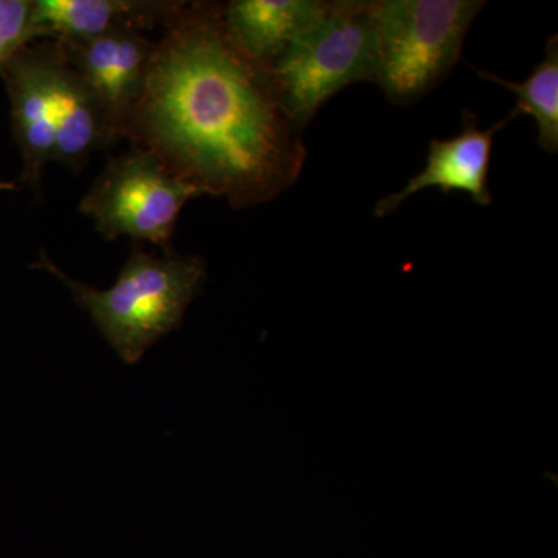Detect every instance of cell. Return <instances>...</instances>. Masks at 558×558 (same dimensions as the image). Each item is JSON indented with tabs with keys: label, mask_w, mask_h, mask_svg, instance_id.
I'll list each match as a JSON object with an SVG mask.
<instances>
[{
	"label": "cell",
	"mask_w": 558,
	"mask_h": 558,
	"mask_svg": "<svg viewBox=\"0 0 558 558\" xmlns=\"http://www.w3.org/2000/svg\"><path fill=\"white\" fill-rule=\"evenodd\" d=\"M199 196L197 186L168 170L156 154L132 146L108 161L81 199L80 211L105 240L128 236L172 253L180 213Z\"/></svg>",
	"instance_id": "obj_5"
},
{
	"label": "cell",
	"mask_w": 558,
	"mask_h": 558,
	"mask_svg": "<svg viewBox=\"0 0 558 558\" xmlns=\"http://www.w3.org/2000/svg\"><path fill=\"white\" fill-rule=\"evenodd\" d=\"M476 75L506 87L517 97V105L509 113L512 119L529 116L537 124L539 148L556 156L558 153V39L554 35L546 46L545 60L532 70L521 83L501 78L495 73L478 68Z\"/></svg>",
	"instance_id": "obj_12"
},
{
	"label": "cell",
	"mask_w": 558,
	"mask_h": 558,
	"mask_svg": "<svg viewBox=\"0 0 558 558\" xmlns=\"http://www.w3.org/2000/svg\"><path fill=\"white\" fill-rule=\"evenodd\" d=\"M508 116L487 130H480L478 121L472 112H464V128L454 137L432 140L424 170L411 178L398 193L389 194L377 202L374 215L377 218L392 215L409 197L425 189H439L444 194H469L481 207H488L494 202L488 189L492 149L498 131L505 130L512 121Z\"/></svg>",
	"instance_id": "obj_8"
},
{
	"label": "cell",
	"mask_w": 558,
	"mask_h": 558,
	"mask_svg": "<svg viewBox=\"0 0 558 558\" xmlns=\"http://www.w3.org/2000/svg\"><path fill=\"white\" fill-rule=\"evenodd\" d=\"M33 267L49 271L68 286L73 300L89 314L126 365L137 363L146 349L182 325L207 277V266L201 256H156L138 247L109 289H95L70 278L46 252Z\"/></svg>",
	"instance_id": "obj_2"
},
{
	"label": "cell",
	"mask_w": 558,
	"mask_h": 558,
	"mask_svg": "<svg viewBox=\"0 0 558 558\" xmlns=\"http://www.w3.org/2000/svg\"><path fill=\"white\" fill-rule=\"evenodd\" d=\"M53 53V40L28 44L0 72L9 92L14 142L21 153V182L33 190L40 189L47 165L54 159Z\"/></svg>",
	"instance_id": "obj_6"
},
{
	"label": "cell",
	"mask_w": 558,
	"mask_h": 558,
	"mask_svg": "<svg viewBox=\"0 0 558 558\" xmlns=\"http://www.w3.org/2000/svg\"><path fill=\"white\" fill-rule=\"evenodd\" d=\"M373 2L339 0L270 68L286 112L303 131L340 90L373 83L376 69Z\"/></svg>",
	"instance_id": "obj_4"
},
{
	"label": "cell",
	"mask_w": 558,
	"mask_h": 558,
	"mask_svg": "<svg viewBox=\"0 0 558 558\" xmlns=\"http://www.w3.org/2000/svg\"><path fill=\"white\" fill-rule=\"evenodd\" d=\"M33 0H0V72L24 47L35 43Z\"/></svg>",
	"instance_id": "obj_13"
},
{
	"label": "cell",
	"mask_w": 558,
	"mask_h": 558,
	"mask_svg": "<svg viewBox=\"0 0 558 558\" xmlns=\"http://www.w3.org/2000/svg\"><path fill=\"white\" fill-rule=\"evenodd\" d=\"M300 134L270 69L231 39L222 3L183 2L156 40L124 140L241 209L299 180L307 157Z\"/></svg>",
	"instance_id": "obj_1"
},
{
	"label": "cell",
	"mask_w": 558,
	"mask_h": 558,
	"mask_svg": "<svg viewBox=\"0 0 558 558\" xmlns=\"http://www.w3.org/2000/svg\"><path fill=\"white\" fill-rule=\"evenodd\" d=\"M486 2L481 0H376L373 83L395 105L424 98L461 60L462 46Z\"/></svg>",
	"instance_id": "obj_3"
},
{
	"label": "cell",
	"mask_w": 558,
	"mask_h": 558,
	"mask_svg": "<svg viewBox=\"0 0 558 558\" xmlns=\"http://www.w3.org/2000/svg\"><path fill=\"white\" fill-rule=\"evenodd\" d=\"M53 43L51 92L57 126L53 161L78 174L95 153L119 145L120 140L101 102L65 58L61 44Z\"/></svg>",
	"instance_id": "obj_10"
},
{
	"label": "cell",
	"mask_w": 558,
	"mask_h": 558,
	"mask_svg": "<svg viewBox=\"0 0 558 558\" xmlns=\"http://www.w3.org/2000/svg\"><path fill=\"white\" fill-rule=\"evenodd\" d=\"M175 0H33V39L81 43L116 32L163 27Z\"/></svg>",
	"instance_id": "obj_9"
},
{
	"label": "cell",
	"mask_w": 558,
	"mask_h": 558,
	"mask_svg": "<svg viewBox=\"0 0 558 558\" xmlns=\"http://www.w3.org/2000/svg\"><path fill=\"white\" fill-rule=\"evenodd\" d=\"M328 7L322 0H231L223 5V22L234 44L270 69Z\"/></svg>",
	"instance_id": "obj_11"
},
{
	"label": "cell",
	"mask_w": 558,
	"mask_h": 558,
	"mask_svg": "<svg viewBox=\"0 0 558 558\" xmlns=\"http://www.w3.org/2000/svg\"><path fill=\"white\" fill-rule=\"evenodd\" d=\"M61 44L73 69L101 102L117 137L126 138L128 123L145 89L156 40L145 33L116 32L81 43Z\"/></svg>",
	"instance_id": "obj_7"
},
{
	"label": "cell",
	"mask_w": 558,
	"mask_h": 558,
	"mask_svg": "<svg viewBox=\"0 0 558 558\" xmlns=\"http://www.w3.org/2000/svg\"><path fill=\"white\" fill-rule=\"evenodd\" d=\"M11 189H13V185H11V183L2 182V180H0V190H11Z\"/></svg>",
	"instance_id": "obj_14"
}]
</instances>
